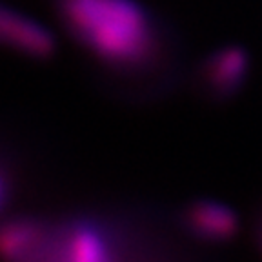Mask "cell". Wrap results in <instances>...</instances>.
Returning <instances> with one entry per match:
<instances>
[{
  "label": "cell",
  "mask_w": 262,
  "mask_h": 262,
  "mask_svg": "<svg viewBox=\"0 0 262 262\" xmlns=\"http://www.w3.org/2000/svg\"><path fill=\"white\" fill-rule=\"evenodd\" d=\"M11 195H13V179L9 175L8 168L0 162V215L8 208L9 201H11Z\"/></svg>",
  "instance_id": "cell-7"
},
{
  "label": "cell",
  "mask_w": 262,
  "mask_h": 262,
  "mask_svg": "<svg viewBox=\"0 0 262 262\" xmlns=\"http://www.w3.org/2000/svg\"><path fill=\"white\" fill-rule=\"evenodd\" d=\"M57 4L71 35L115 70H146L159 57V28L135 0H57Z\"/></svg>",
  "instance_id": "cell-1"
},
{
  "label": "cell",
  "mask_w": 262,
  "mask_h": 262,
  "mask_svg": "<svg viewBox=\"0 0 262 262\" xmlns=\"http://www.w3.org/2000/svg\"><path fill=\"white\" fill-rule=\"evenodd\" d=\"M42 262H122V250L113 228L102 219L70 217L57 221Z\"/></svg>",
  "instance_id": "cell-2"
},
{
  "label": "cell",
  "mask_w": 262,
  "mask_h": 262,
  "mask_svg": "<svg viewBox=\"0 0 262 262\" xmlns=\"http://www.w3.org/2000/svg\"><path fill=\"white\" fill-rule=\"evenodd\" d=\"M257 242H258V248L262 250V213L257 221Z\"/></svg>",
  "instance_id": "cell-8"
},
{
  "label": "cell",
  "mask_w": 262,
  "mask_h": 262,
  "mask_svg": "<svg viewBox=\"0 0 262 262\" xmlns=\"http://www.w3.org/2000/svg\"><path fill=\"white\" fill-rule=\"evenodd\" d=\"M179 226L196 242L224 244L237 237L238 217L229 206L209 199H199L180 209Z\"/></svg>",
  "instance_id": "cell-5"
},
{
  "label": "cell",
  "mask_w": 262,
  "mask_h": 262,
  "mask_svg": "<svg viewBox=\"0 0 262 262\" xmlns=\"http://www.w3.org/2000/svg\"><path fill=\"white\" fill-rule=\"evenodd\" d=\"M0 44L28 57L46 58L55 51V38L29 16L0 6Z\"/></svg>",
  "instance_id": "cell-6"
},
{
  "label": "cell",
  "mask_w": 262,
  "mask_h": 262,
  "mask_svg": "<svg viewBox=\"0 0 262 262\" xmlns=\"http://www.w3.org/2000/svg\"><path fill=\"white\" fill-rule=\"evenodd\" d=\"M250 57L241 46H222L202 60L196 80L204 97L213 102L233 98L248 84Z\"/></svg>",
  "instance_id": "cell-3"
},
{
  "label": "cell",
  "mask_w": 262,
  "mask_h": 262,
  "mask_svg": "<svg viewBox=\"0 0 262 262\" xmlns=\"http://www.w3.org/2000/svg\"><path fill=\"white\" fill-rule=\"evenodd\" d=\"M57 222L18 215L0 222V262H42L55 235Z\"/></svg>",
  "instance_id": "cell-4"
}]
</instances>
